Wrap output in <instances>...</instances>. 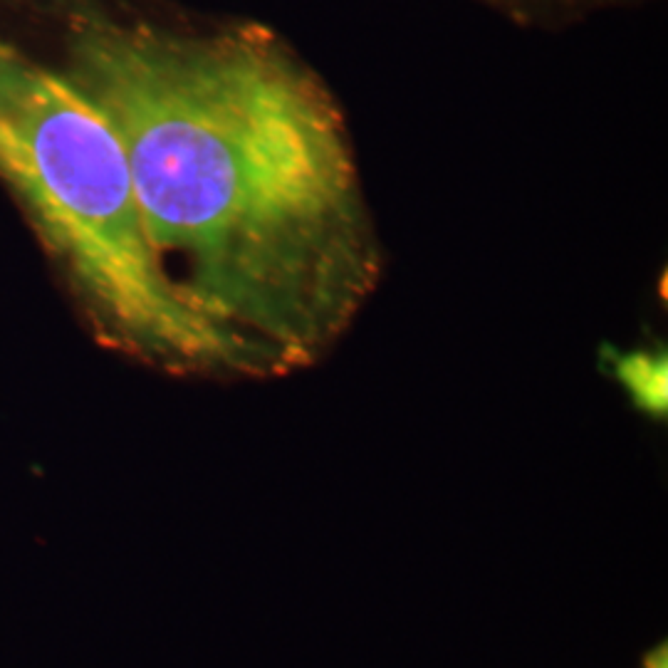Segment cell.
<instances>
[{"instance_id":"obj_1","label":"cell","mask_w":668,"mask_h":668,"mask_svg":"<svg viewBox=\"0 0 668 668\" xmlns=\"http://www.w3.org/2000/svg\"><path fill=\"white\" fill-rule=\"evenodd\" d=\"M65 72L111 124L148 243L258 379L332 352L383 278L344 109L260 25L92 18Z\"/></svg>"},{"instance_id":"obj_2","label":"cell","mask_w":668,"mask_h":668,"mask_svg":"<svg viewBox=\"0 0 668 668\" xmlns=\"http://www.w3.org/2000/svg\"><path fill=\"white\" fill-rule=\"evenodd\" d=\"M0 181L99 339L156 369L258 379L176 292L148 243L119 136L65 69L0 40Z\"/></svg>"},{"instance_id":"obj_3","label":"cell","mask_w":668,"mask_h":668,"mask_svg":"<svg viewBox=\"0 0 668 668\" xmlns=\"http://www.w3.org/2000/svg\"><path fill=\"white\" fill-rule=\"evenodd\" d=\"M666 354L631 352L616 359V377L634 403L649 414H666Z\"/></svg>"}]
</instances>
